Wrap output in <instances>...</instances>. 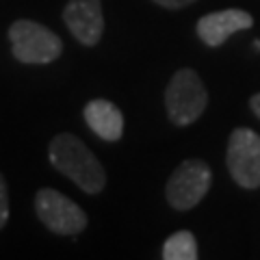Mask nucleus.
Returning a JSON list of instances; mask_svg holds the SVG:
<instances>
[{"mask_svg": "<svg viewBox=\"0 0 260 260\" xmlns=\"http://www.w3.org/2000/svg\"><path fill=\"white\" fill-rule=\"evenodd\" d=\"M254 24V18L243 11V9H223V11H215L208 13L204 18H200L198 26V37L210 48H217L225 44V39L237 30H245Z\"/></svg>", "mask_w": 260, "mask_h": 260, "instance_id": "nucleus-8", "label": "nucleus"}, {"mask_svg": "<svg viewBox=\"0 0 260 260\" xmlns=\"http://www.w3.org/2000/svg\"><path fill=\"white\" fill-rule=\"evenodd\" d=\"M63 20L83 46H95L104 32L102 0H68Z\"/></svg>", "mask_w": 260, "mask_h": 260, "instance_id": "nucleus-7", "label": "nucleus"}, {"mask_svg": "<svg viewBox=\"0 0 260 260\" xmlns=\"http://www.w3.org/2000/svg\"><path fill=\"white\" fill-rule=\"evenodd\" d=\"M11 52L20 63L46 65L63 52V42L54 30L32 20H18L9 26Z\"/></svg>", "mask_w": 260, "mask_h": 260, "instance_id": "nucleus-3", "label": "nucleus"}, {"mask_svg": "<svg viewBox=\"0 0 260 260\" xmlns=\"http://www.w3.org/2000/svg\"><path fill=\"white\" fill-rule=\"evenodd\" d=\"M208 104L206 87L195 70L182 68L169 80L165 89L167 117L176 126H191L202 117Z\"/></svg>", "mask_w": 260, "mask_h": 260, "instance_id": "nucleus-2", "label": "nucleus"}, {"mask_svg": "<svg viewBox=\"0 0 260 260\" xmlns=\"http://www.w3.org/2000/svg\"><path fill=\"white\" fill-rule=\"evenodd\" d=\"M35 213L48 230L59 237H76L87 228V215L74 200L54 189H39L35 195Z\"/></svg>", "mask_w": 260, "mask_h": 260, "instance_id": "nucleus-4", "label": "nucleus"}, {"mask_svg": "<svg viewBox=\"0 0 260 260\" xmlns=\"http://www.w3.org/2000/svg\"><path fill=\"white\" fill-rule=\"evenodd\" d=\"M50 165L78 184L85 193L98 195L107 184V172L95 154L72 133H59L48 145Z\"/></svg>", "mask_w": 260, "mask_h": 260, "instance_id": "nucleus-1", "label": "nucleus"}, {"mask_svg": "<svg viewBox=\"0 0 260 260\" xmlns=\"http://www.w3.org/2000/svg\"><path fill=\"white\" fill-rule=\"evenodd\" d=\"M154 3L165 7V9H184V7L193 5L195 0H154Z\"/></svg>", "mask_w": 260, "mask_h": 260, "instance_id": "nucleus-12", "label": "nucleus"}, {"mask_svg": "<svg viewBox=\"0 0 260 260\" xmlns=\"http://www.w3.org/2000/svg\"><path fill=\"white\" fill-rule=\"evenodd\" d=\"M228 172L243 189L260 186V135L251 128L232 130L225 154Z\"/></svg>", "mask_w": 260, "mask_h": 260, "instance_id": "nucleus-6", "label": "nucleus"}, {"mask_svg": "<svg viewBox=\"0 0 260 260\" xmlns=\"http://www.w3.org/2000/svg\"><path fill=\"white\" fill-rule=\"evenodd\" d=\"M213 174L210 167L200 158H189L180 162L167 180V202L176 210H191L204 200L210 189Z\"/></svg>", "mask_w": 260, "mask_h": 260, "instance_id": "nucleus-5", "label": "nucleus"}, {"mask_svg": "<svg viewBox=\"0 0 260 260\" xmlns=\"http://www.w3.org/2000/svg\"><path fill=\"white\" fill-rule=\"evenodd\" d=\"M83 115L87 126L104 141L115 143L124 135V115H121V111L111 100L95 98V100L87 102Z\"/></svg>", "mask_w": 260, "mask_h": 260, "instance_id": "nucleus-9", "label": "nucleus"}, {"mask_svg": "<svg viewBox=\"0 0 260 260\" xmlns=\"http://www.w3.org/2000/svg\"><path fill=\"white\" fill-rule=\"evenodd\" d=\"M9 221V191H7L5 176L0 174V230Z\"/></svg>", "mask_w": 260, "mask_h": 260, "instance_id": "nucleus-11", "label": "nucleus"}, {"mask_svg": "<svg viewBox=\"0 0 260 260\" xmlns=\"http://www.w3.org/2000/svg\"><path fill=\"white\" fill-rule=\"evenodd\" d=\"M249 107H251V111L256 113V117L260 119V93L251 95V100H249Z\"/></svg>", "mask_w": 260, "mask_h": 260, "instance_id": "nucleus-13", "label": "nucleus"}, {"mask_svg": "<svg viewBox=\"0 0 260 260\" xmlns=\"http://www.w3.org/2000/svg\"><path fill=\"white\" fill-rule=\"evenodd\" d=\"M165 260H195L198 258V243L189 230H180L172 234L162 245Z\"/></svg>", "mask_w": 260, "mask_h": 260, "instance_id": "nucleus-10", "label": "nucleus"}]
</instances>
